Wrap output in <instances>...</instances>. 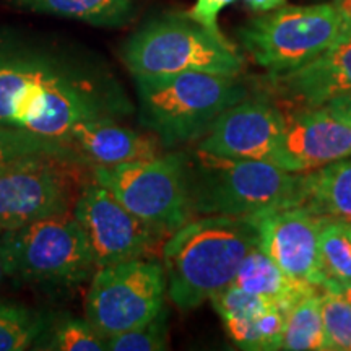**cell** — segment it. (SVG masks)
Returning <instances> with one entry per match:
<instances>
[{
    "label": "cell",
    "mask_w": 351,
    "mask_h": 351,
    "mask_svg": "<svg viewBox=\"0 0 351 351\" xmlns=\"http://www.w3.org/2000/svg\"><path fill=\"white\" fill-rule=\"evenodd\" d=\"M285 125L287 116L270 101L244 98L219 114L197 148L232 160L269 161Z\"/></svg>",
    "instance_id": "13"
},
{
    "label": "cell",
    "mask_w": 351,
    "mask_h": 351,
    "mask_svg": "<svg viewBox=\"0 0 351 351\" xmlns=\"http://www.w3.org/2000/svg\"><path fill=\"white\" fill-rule=\"evenodd\" d=\"M245 5H247L254 12H271L276 8L287 5V0H244Z\"/></svg>",
    "instance_id": "30"
},
{
    "label": "cell",
    "mask_w": 351,
    "mask_h": 351,
    "mask_svg": "<svg viewBox=\"0 0 351 351\" xmlns=\"http://www.w3.org/2000/svg\"><path fill=\"white\" fill-rule=\"evenodd\" d=\"M322 108H326L333 116L351 125V93L335 96V98L324 103Z\"/></svg>",
    "instance_id": "29"
},
{
    "label": "cell",
    "mask_w": 351,
    "mask_h": 351,
    "mask_svg": "<svg viewBox=\"0 0 351 351\" xmlns=\"http://www.w3.org/2000/svg\"><path fill=\"white\" fill-rule=\"evenodd\" d=\"M258 232V247L293 278L324 289L320 270L319 231L324 215L304 205L251 215Z\"/></svg>",
    "instance_id": "12"
},
{
    "label": "cell",
    "mask_w": 351,
    "mask_h": 351,
    "mask_svg": "<svg viewBox=\"0 0 351 351\" xmlns=\"http://www.w3.org/2000/svg\"><path fill=\"white\" fill-rule=\"evenodd\" d=\"M70 145L88 166H116L161 155L160 143L121 125L117 119H96L77 124Z\"/></svg>",
    "instance_id": "17"
},
{
    "label": "cell",
    "mask_w": 351,
    "mask_h": 351,
    "mask_svg": "<svg viewBox=\"0 0 351 351\" xmlns=\"http://www.w3.org/2000/svg\"><path fill=\"white\" fill-rule=\"evenodd\" d=\"M210 301L241 350H282L285 315L275 302L244 291L234 283L219 289Z\"/></svg>",
    "instance_id": "15"
},
{
    "label": "cell",
    "mask_w": 351,
    "mask_h": 351,
    "mask_svg": "<svg viewBox=\"0 0 351 351\" xmlns=\"http://www.w3.org/2000/svg\"><path fill=\"white\" fill-rule=\"evenodd\" d=\"M169 313L168 307L158 313L150 322L132 328V330L108 337L106 350L109 351H163L169 346Z\"/></svg>",
    "instance_id": "26"
},
{
    "label": "cell",
    "mask_w": 351,
    "mask_h": 351,
    "mask_svg": "<svg viewBox=\"0 0 351 351\" xmlns=\"http://www.w3.org/2000/svg\"><path fill=\"white\" fill-rule=\"evenodd\" d=\"M337 293H340V295L343 296L345 300L348 301L350 304H351V285H348V287H343V288H340L339 291H337Z\"/></svg>",
    "instance_id": "32"
},
{
    "label": "cell",
    "mask_w": 351,
    "mask_h": 351,
    "mask_svg": "<svg viewBox=\"0 0 351 351\" xmlns=\"http://www.w3.org/2000/svg\"><path fill=\"white\" fill-rule=\"evenodd\" d=\"M91 178L135 217L171 236L194 217L189 153L174 152L116 166H93Z\"/></svg>",
    "instance_id": "7"
},
{
    "label": "cell",
    "mask_w": 351,
    "mask_h": 351,
    "mask_svg": "<svg viewBox=\"0 0 351 351\" xmlns=\"http://www.w3.org/2000/svg\"><path fill=\"white\" fill-rule=\"evenodd\" d=\"M189 191L199 215L251 217L302 204V173L256 160H232L195 148L189 155Z\"/></svg>",
    "instance_id": "4"
},
{
    "label": "cell",
    "mask_w": 351,
    "mask_h": 351,
    "mask_svg": "<svg viewBox=\"0 0 351 351\" xmlns=\"http://www.w3.org/2000/svg\"><path fill=\"white\" fill-rule=\"evenodd\" d=\"M258 245L251 217L205 215L176 230L163 244L168 295L181 311L204 304L232 283L244 257Z\"/></svg>",
    "instance_id": "2"
},
{
    "label": "cell",
    "mask_w": 351,
    "mask_h": 351,
    "mask_svg": "<svg viewBox=\"0 0 351 351\" xmlns=\"http://www.w3.org/2000/svg\"><path fill=\"white\" fill-rule=\"evenodd\" d=\"M49 317L20 302L0 298V351H23L36 345Z\"/></svg>",
    "instance_id": "23"
},
{
    "label": "cell",
    "mask_w": 351,
    "mask_h": 351,
    "mask_svg": "<svg viewBox=\"0 0 351 351\" xmlns=\"http://www.w3.org/2000/svg\"><path fill=\"white\" fill-rule=\"evenodd\" d=\"M5 267H3V261H2V256H0V283H2V280L5 278Z\"/></svg>",
    "instance_id": "33"
},
{
    "label": "cell",
    "mask_w": 351,
    "mask_h": 351,
    "mask_svg": "<svg viewBox=\"0 0 351 351\" xmlns=\"http://www.w3.org/2000/svg\"><path fill=\"white\" fill-rule=\"evenodd\" d=\"M324 351H351V304L340 293L322 289Z\"/></svg>",
    "instance_id": "25"
},
{
    "label": "cell",
    "mask_w": 351,
    "mask_h": 351,
    "mask_svg": "<svg viewBox=\"0 0 351 351\" xmlns=\"http://www.w3.org/2000/svg\"><path fill=\"white\" fill-rule=\"evenodd\" d=\"M168 280L163 263L135 258L99 267L85 296V315L104 339L132 330L165 307Z\"/></svg>",
    "instance_id": "10"
},
{
    "label": "cell",
    "mask_w": 351,
    "mask_h": 351,
    "mask_svg": "<svg viewBox=\"0 0 351 351\" xmlns=\"http://www.w3.org/2000/svg\"><path fill=\"white\" fill-rule=\"evenodd\" d=\"M140 122L166 148L205 137L219 114L247 98L238 77L210 72L134 75Z\"/></svg>",
    "instance_id": "3"
},
{
    "label": "cell",
    "mask_w": 351,
    "mask_h": 351,
    "mask_svg": "<svg viewBox=\"0 0 351 351\" xmlns=\"http://www.w3.org/2000/svg\"><path fill=\"white\" fill-rule=\"evenodd\" d=\"M282 350L324 351V324L317 291L302 296L285 313Z\"/></svg>",
    "instance_id": "22"
},
{
    "label": "cell",
    "mask_w": 351,
    "mask_h": 351,
    "mask_svg": "<svg viewBox=\"0 0 351 351\" xmlns=\"http://www.w3.org/2000/svg\"><path fill=\"white\" fill-rule=\"evenodd\" d=\"M82 158L29 155L0 163V230L73 213L91 166Z\"/></svg>",
    "instance_id": "9"
},
{
    "label": "cell",
    "mask_w": 351,
    "mask_h": 351,
    "mask_svg": "<svg viewBox=\"0 0 351 351\" xmlns=\"http://www.w3.org/2000/svg\"><path fill=\"white\" fill-rule=\"evenodd\" d=\"M33 348L51 351H104L106 339L91 326L88 319L62 315L60 319L49 320L46 330Z\"/></svg>",
    "instance_id": "24"
},
{
    "label": "cell",
    "mask_w": 351,
    "mask_h": 351,
    "mask_svg": "<svg viewBox=\"0 0 351 351\" xmlns=\"http://www.w3.org/2000/svg\"><path fill=\"white\" fill-rule=\"evenodd\" d=\"M351 156V125L326 108H302L287 117L280 142L267 163L307 173Z\"/></svg>",
    "instance_id": "14"
},
{
    "label": "cell",
    "mask_w": 351,
    "mask_h": 351,
    "mask_svg": "<svg viewBox=\"0 0 351 351\" xmlns=\"http://www.w3.org/2000/svg\"><path fill=\"white\" fill-rule=\"evenodd\" d=\"M319 258L326 285L339 291L351 285V234L346 218L326 217L319 231Z\"/></svg>",
    "instance_id": "21"
},
{
    "label": "cell",
    "mask_w": 351,
    "mask_h": 351,
    "mask_svg": "<svg viewBox=\"0 0 351 351\" xmlns=\"http://www.w3.org/2000/svg\"><path fill=\"white\" fill-rule=\"evenodd\" d=\"M122 62L132 75L210 72L238 77L244 59L225 36L189 16L165 15L147 21L127 39Z\"/></svg>",
    "instance_id": "5"
},
{
    "label": "cell",
    "mask_w": 351,
    "mask_h": 351,
    "mask_svg": "<svg viewBox=\"0 0 351 351\" xmlns=\"http://www.w3.org/2000/svg\"><path fill=\"white\" fill-rule=\"evenodd\" d=\"M274 90L302 108H319L351 93V36L300 69L270 75Z\"/></svg>",
    "instance_id": "16"
},
{
    "label": "cell",
    "mask_w": 351,
    "mask_h": 351,
    "mask_svg": "<svg viewBox=\"0 0 351 351\" xmlns=\"http://www.w3.org/2000/svg\"><path fill=\"white\" fill-rule=\"evenodd\" d=\"M317 215L351 218V160L302 173V204Z\"/></svg>",
    "instance_id": "19"
},
{
    "label": "cell",
    "mask_w": 351,
    "mask_h": 351,
    "mask_svg": "<svg viewBox=\"0 0 351 351\" xmlns=\"http://www.w3.org/2000/svg\"><path fill=\"white\" fill-rule=\"evenodd\" d=\"M132 112L119 78L98 56L47 39L0 34L2 127L70 145L80 122L121 121Z\"/></svg>",
    "instance_id": "1"
},
{
    "label": "cell",
    "mask_w": 351,
    "mask_h": 351,
    "mask_svg": "<svg viewBox=\"0 0 351 351\" xmlns=\"http://www.w3.org/2000/svg\"><path fill=\"white\" fill-rule=\"evenodd\" d=\"M333 3H335V5L339 7V10L341 12V16H343V20H345L346 38H350L351 36V0H335Z\"/></svg>",
    "instance_id": "31"
},
{
    "label": "cell",
    "mask_w": 351,
    "mask_h": 351,
    "mask_svg": "<svg viewBox=\"0 0 351 351\" xmlns=\"http://www.w3.org/2000/svg\"><path fill=\"white\" fill-rule=\"evenodd\" d=\"M346 221H348V228H350V234H351V218H346Z\"/></svg>",
    "instance_id": "34"
},
{
    "label": "cell",
    "mask_w": 351,
    "mask_h": 351,
    "mask_svg": "<svg viewBox=\"0 0 351 351\" xmlns=\"http://www.w3.org/2000/svg\"><path fill=\"white\" fill-rule=\"evenodd\" d=\"M0 256L7 276L36 287H75L96 270L85 231L73 213L2 231Z\"/></svg>",
    "instance_id": "6"
},
{
    "label": "cell",
    "mask_w": 351,
    "mask_h": 351,
    "mask_svg": "<svg viewBox=\"0 0 351 351\" xmlns=\"http://www.w3.org/2000/svg\"><path fill=\"white\" fill-rule=\"evenodd\" d=\"M29 155H60L82 158L69 143L38 137L28 132L0 125V163ZM83 160V158H82Z\"/></svg>",
    "instance_id": "27"
},
{
    "label": "cell",
    "mask_w": 351,
    "mask_h": 351,
    "mask_svg": "<svg viewBox=\"0 0 351 351\" xmlns=\"http://www.w3.org/2000/svg\"><path fill=\"white\" fill-rule=\"evenodd\" d=\"M238 34L254 62L270 75L300 69L346 38L335 3L283 5L252 19Z\"/></svg>",
    "instance_id": "8"
},
{
    "label": "cell",
    "mask_w": 351,
    "mask_h": 351,
    "mask_svg": "<svg viewBox=\"0 0 351 351\" xmlns=\"http://www.w3.org/2000/svg\"><path fill=\"white\" fill-rule=\"evenodd\" d=\"M0 234H2V230H0Z\"/></svg>",
    "instance_id": "35"
},
{
    "label": "cell",
    "mask_w": 351,
    "mask_h": 351,
    "mask_svg": "<svg viewBox=\"0 0 351 351\" xmlns=\"http://www.w3.org/2000/svg\"><path fill=\"white\" fill-rule=\"evenodd\" d=\"M85 231L96 269L135 258H148L165 238L130 213L93 178L85 182L73 208Z\"/></svg>",
    "instance_id": "11"
},
{
    "label": "cell",
    "mask_w": 351,
    "mask_h": 351,
    "mask_svg": "<svg viewBox=\"0 0 351 351\" xmlns=\"http://www.w3.org/2000/svg\"><path fill=\"white\" fill-rule=\"evenodd\" d=\"M234 2L236 0H197L195 5L184 13V15L194 20L195 23L202 25L213 34L223 36L221 29L218 26V16L226 7H230Z\"/></svg>",
    "instance_id": "28"
},
{
    "label": "cell",
    "mask_w": 351,
    "mask_h": 351,
    "mask_svg": "<svg viewBox=\"0 0 351 351\" xmlns=\"http://www.w3.org/2000/svg\"><path fill=\"white\" fill-rule=\"evenodd\" d=\"M232 283L244 291L275 302L283 314L302 296L317 291V287L293 278L261 247H254L241 262Z\"/></svg>",
    "instance_id": "18"
},
{
    "label": "cell",
    "mask_w": 351,
    "mask_h": 351,
    "mask_svg": "<svg viewBox=\"0 0 351 351\" xmlns=\"http://www.w3.org/2000/svg\"><path fill=\"white\" fill-rule=\"evenodd\" d=\"M26 10L47 13L83 21V23L117 28L129 23L134 16L132 0H10Z\"/></svg>",
    "instance_id": "20"
}]
</instances>
